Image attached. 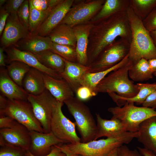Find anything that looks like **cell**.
Listing matches in <instances>:
<instances>
[{"instance_id": "cell-1", "label": "cell", "mask_w": 156, "mask_h": 156, "mask_svg": "<svg viewBox=\"0 0 156 156\" xmlns=\"http://www.w3.org/2000/svg\"><path fill=\"white\" fill-rule=\"evenodd\" d=\"M92 23L87 51L88 66L93 62L117 37L125 39L130 43L131 31L127 10L117 12Z\"/></svg>"}, {"instance_id": "cell-2", "label": "cell", "mask_w": 156, "mask_h": 156, "mask_svg": "<svg viewBox=\"0 0 156 156\" xmlns=\"http://www.w3.org/2000/svg\"><path fill=\"white\" fill-rule=\"evenodd\" d=\"M138 132L127 131L117 137L93 140L86 143L59 144L61 150L66 156H109L114 150L124 144L129 143L137 137Z\"/></svg>"}, {"instance_id": "cell-3", "label": "cell", "mask_w": 156, "mask_h": 156, "mask_svg": "<svg viewBox=\"0 0 156 156\" xmlns=\"http://www.w3.org/2000/svg\"><path fill=\"white\" fill-rule=\"evenodd\" d=\"M127 12L131 34L129 60L134 63L143 58L148 60L156 58V46L142 21L135 14L130 5Z\"/></svg>"}, {"instance_id": "cell-4", "label": "cell", "mask_w": 156, "mask_h": 156, "mask_svg": "<svg viewBox=\"0 0 156 156\" xmlns=\"http://www.w3.org/2000/svg\"><path fill=\"white\" fill-rule=\"evenodd\" d=\"M132 64L130 60L122 67L114 70L104 78L97 86L96 92H114L127 98L133 97L139 91L138 84H134L129 78L128 71Z\"/></svg>"}, {"instance_id": "cell-5", "label": "cell", "mask_w": 156, "mask_h": 156, "mask_svg": "<svg viewBox=\"0 0 156 156\" xmlns=\"http://www.w3.org/2000/svg\"><path fill=\"white\" fill-rule=\"evenodd\" d=\"M74 118L81 136V142L94 140L96 124L88 107L77 97H73L64 102Z\"/></svg>"}, {"instance_id": "cell-6", "label": "cell", "mask_w": 156, "mask_h": 156, "mask_svg": "<svg viewBox=\"0 0 156 156\" xmlns=\"http://www.w3.org/2000/svg\"><path fill=\"white\" fill-rule=\"evenodd\" d=\"M108 111L112 115L111 118L120 121L127 131H138L141 123L145 120L156 116L154 108L135 106L133 102H127L122 107H112Z\"/></svg>"}, {"instance_id": "cell-7", "label": "cell", "mask_w": 156, "mask_h": 156, "mask_svg": "<svg viewBox=\"0 0 156 156\" xmlns=\"http://www.w3.org/2000/svg\"><path fill=\"white\" fill-rule=\"evenodd\" d=\"M130 43L120 38L107 47L96 59L90 65L89 73H93L107 70L122 61L128 54Z\"/></svg>"}, {"instance_id": "cell-8", "label": "cell", "mask_w": 156, "mask_h": 156, "mask_svg": "<svg viewBox=\"0 0 156 156\" xmlns=\"http://www.w3.org/2000/svg\"><path fill=\"white\" fill-rule=\"evenodd\" d=\"M1 115L12 117L29 131L44 133L34 115L31 104L27 101L9 100L5 107L0 111V116Z\"/></svg>"}, {"instance_id": "cell-9", "label": "cell", "mask_w": 156, "mask_h": 156, "mask_svg": "<svg viewBox=\"0 0 156 156\" xmlns=\"http://www.w3.org/2000/svg\"><path fill=\"white\" fill-rule=\"evenodd\" d=\"M27 101L31 104L34 115L44 133L51 132V123L57 101L46 90L36 95L28 94Z\"/></svg>"}, {"instance_id": "cell-10", "label": "cell", "mask_w": 156, "mask_h": 156, "mask_svg": "<svg viewBox=\"0 0 156 156\" xmlns=\"http://www.w3.org/2000/svg\"><path fill=\"white\" fill-rule=\"evenodd\" d=\"M63 103L57 101L51 123V131L64 143L74 144L81 142V138L75 129L76 125L66 117L62 107Z\"/></svg>"}, {"instance_id": "cell-11", "label": "cell", "mask_w": 156, "mask_h": 156, "mask_svg": "<svg viewBox=\"0 0 156 156\" xmlns=\"http://www.w3.org/2000/svg\"><path fill=\"white\" fill-rule=\"evenodd\" d=\"M105 0L77 1L60 23L73 27L90 21L98 13Z\"/></svg>"}, {"instance_id": "cell-12", "label": "cell", "mask_w": 156, "mask_h": 156, "mask_svg": "<svg viewBox=\"0 0 156 156\" xmlns=\"http://www.w3.org/2000/svg\"><path fill=\"white\" fill-rule=\"evenodd\" d=\"M31 139L29 131L18 122L11 127L0 129V146L7 144L29 151Z\"/></svg>"}, {"instance_id": "cell-13", "label": "cell", "mask_w": 156, "mask_h": 156, "mask_svg": "<svg viewBox=\"0 0 156 156\" xmlns=\"http://www.w3.org/2000/svg\"><path fill=\"white\" fill-rule=\"evenodd\" d=\"M31 35L21 23L17 14H10L1 38V47L5 49L14 46L20 40Z\"/></svg>"}, {"instance_id": "cell-14", "label": "cell", "mask_w": 156, "mask_h": 156, "mask_svg": "<svg viewBox=\"0 0 156 156\" xmlns=\"http://www.w3.org/2000/svg\"><path fill=\"white\" fill-rule=\"evenodd\" d=\"M4 49L7 55V61L8 62L13 61H20L55 78L57 79L62 78L59 73L42 64L32 53L20 50L14 46Z\"/></svg>"}, {"instance_id": "cell-15", "label": "cell", "mask_w": 156, "mask_h": 156, "mask_svg": "<svg viewBox=\"0 0 156 156\" xmlns=\"http://www.w3.org/2000/svg\"><path fill=\"white\" fill-rule=\"evenodd\" d=\"M74 0H61L51 11L42 23L36 34L48 36L64 19L73 5Z\"/></svg>"}, {"instance_id": "cell-16", "label": "cell", "mask_w": 156, "mask_h": 156, "mask_svg": "<svg viewBox=\"0 0 156 156\" xmlns=\"http://www.w3.org/2000/svg\"><path fill=\"white\" fill-rule=\"evenodd\" d=\"M31 139L29 151L35 156H44L51 151L53 146L64 143L51 131L48 133L29 131Z\"/></svg>"}, {"instance_id": "cell-17", "label": "cell", "mask_w": 156, "mask_h": 156, "mask_svg": "<svg viewBox=\"0 0 156 156\" xmlns=\"http://www.w3.org/2000/svg\"><path fill=\"white\" fill-rule=\"evenodd\" d=\"M92 25V22L89 21L73 27L76 40L77 62L85 66L88 65L87 51Z\"/></svg>"}, {"instance_id": "cell-18", "label": "cell", "mask_w": 156, "mask_h": 156, "mask_svg": "<svg viewBox=\"0 0 156 156\" xmlns=\"http://www.w3.org/2000/svg\"><path fill=\"white\" fill-rule=\"evenodd\" d=\"M0 90L9 100L27 101L28 94L12 79L4 67L0 69Z\"/></svg>"}, {"instance_id": "cell-19", "label": "cell", "mask_w": 156, "mask_h": 156, "mask_svg": "<svg viewBox=\"0 0 156 156\" xmlns=\"http://www.w3.org/2000/svg\"><path fill=\"white\" fill-rule=\"evenodd\" d=\"M46 89L58 101L64 102L74 97V91L64 79H57L44 74Z\"/></svg>"}, {"instance_id": "cell-20", "label": "cell", "mask_w": 156, "mask_h": 156, "mask_svg": "<svg viewBox=\"0 0 156 156\" xmlns=\"http://www.w3.org/2000/svg\"><path fill=\"white\" fill-rule=\"evenodd\" d=\"M138 141L144 148L156 155V116L151 117L144 120L140 124Z\"/></svg>"}, {"instance_id": "cell-21", "label": "cell", "mask_w": 156, "mask_h": 156, "mask_svg": "<svg viewBox=\"0 0 156 156\" xmlns=\"http://www.w3.org/2000/svg\"><path fill=\"white\" fill-rule=\"evenodd\" d=\"M96 131L94 140L103 137L107 138L117 137L127 131L119 120L111 118L110 120L103 118L98 113H96Z\"/></svg>"}, {"instance_id": "cell-22", "label": "cell", "mask_w": 156, "mask_h": 156, "mask_svg": "<svg viewBox=\"0 0 156 156\" xmlns=\"http://www.w3.org/2000/svg\"><path fill=\"white\" fill-rule=\"evenodd\" d=\"M53 43L48 36L35 34L20 40L14 46L20 50L34 54L51 50Z\"/></svg>"}, {"instance_id": "cell-23", "label": "cell", "mask_w": 156, "mask_h": 156, "mask_svg": "<svg viewBox=\"0 0 156 156\" xmlns=\"http://www.w3.org/2000/svg\"><path fill=\"white\" fill-rule=\"evenodd\" d=\"M65 66L62 78L69 84L74 92L81 86L80 81L83 75L89 72V66H85L78 62H73L65 60Z\"/></svg>"}, {"instance_id": "cell-24", "label": "cell", "mask_w": 156, "mask_h": 156, "mask_svg": "<svg viewBox=\"0 0 156 156\" xmlns=\"http://www.w3.org/2000/svg\"><path fill=\"white\" fill-rule=\"evenodd\" d=\"M44 74L40 70L31 67L25 75L22 83L23 88L28 94L38 95L46 90Z\"/></svg>"}, {"instance_id": "cell-25", "label": "cell", "mask_w": 156, "mask_h": 156, "mask_svg": "<svg viewBox=\"0 0 156 156\" xmlns=\"http://www.w3.org/2000/svg\"><path fill=\"white\" fill-rule=\"evenodd\" d=\"M138 84L139 91L137 95L133 97L130 98L122 97L114 92H110L108 94L119 107L123 106L127 102H133L137 105H142L147 97L156 90V83Z\"/></svg>"}, {"instance_id": "cell-26", "label": "cell", "mask_w": 156, "mask_h": 156, "mask_svg": "<svg viewBox=\"0 0 156 156\" xmlns=\"http://www.w3.org/2000/svg\"><path fill=\"white\" fill-rule=\"evenodd\" d=\"M53 42L70 45L76 48V40L73 27L60 23L48 36Z\"/></svg>"}, {"instance_id": "cell-27", "label": "cell", "mask_w": 156, "mask_h": 156, "mask_svg": "<svg viewBox=\"0 0 156 156\" xmlns=\"http://www.w3.org/2000/svg\"><path fill=\"white\" fill-rule=\"evenodd\" d=\"M129 61L128 54L119 63L107 70L95 73H85L81 79V85L88 87L96 92L97 86L104 78L111 72L124 66Z\"/></svg>"}, {"instance_id": "cell-28", "label": "cell", "mask_w": 156, "mask_h": 156, "mask_svg": "<svg viewBox=\"0 0 156 156\" xmlns=\"http://www.w3.org/2000/svg\"><path fill=\"white\" fill-rule=\"evenodd\" d=\"M33 54L47 67L57 72L60 75L63 73L65 64L64 60L51 50H47Z\"/></svg>"}, {"instance_id": "cell-29", "label": "cell", "mask_w": 156, "mask_h": 156, "mask_svg": "<svg viewBox=\"0 0 156 156\" xmlns=\"http://www.w3.org/2000/svg\"><path fill=\"white\" fill-rule=\"evenodd\" d=\"M128 74L133 81L141 82L152 79L153 75L148 60L143 58L132 63Z\"/></svg>"}, {"instance_id": "cell-30", "label": "cell", "mask_w": 156, "mask_h": 156, "mask_svg": "<svg viewBox=\"0 0 156 156\" xmlns=\"http://www.w3.org/2000/svg\"><path fill=\"white\" fill-rule=\"evenodd\" d=\"M129 0H105L101 8L90 21L93 22L117 12L126 10Z\"/></svg>"}, {"instance_id": "cell-31", "label": "cell", "mask_w": 156, "mask_h": 156, "mask_svg": "<svg viewBox=\"0 0 156 156\" xmlns=\"http://www.w3.org/2000/svg\"><path fill=\"white\" fill-rule=\"evenodd\" d=\"M6 66L10 77L18 85L23 88L24 78L31 67L23 62L18 61L10 62Z\"/></svg>"}, {"instance_id": "cell-32", "label": "cell", "mask_w": 156, "mask_h": 156, "mask_svg": "<svg viewBox=\"0 0 156 156\" xmlns=\"http://www.w3.org/2000/svg\"><path fill=\"white\" fill-rule=\"evenodd\" d=\"M29 2L30 14L29 29L31 35H35L53 8L51 10L44 11H40L34 8L31 0H29Z\"/></svg>"}, {"instance_id": "cell-33", "label": "cell", "mask_w": 156, "mask_h": 156, "mask_svg": "<svg viewBox=\"0 0 156 156\" xmlns=\"http://www.w3.org/2000/svg\"><path fill=\"white\" fill-rule=\"evenodd\" d=\"M135 14L142 21L156 7V0H129Z\"/></svg>"}, {"instance_id": "cell-34", "label": "cell", "mask_w": 156, "mask_h": 156, "mask_svg": "<svg viewBox=\"0 0 156 156\" xmlns=\"http://www.w3.org/2000/svg\"><path fill=\"white\" fill-rule=\"evenodd\" d=\"M51 50L67 61L78 62L75 47L53 42Z\"/></svg>"}, {"instance_id": "cell-35", "label": "cell", "mask_w": 156, "mask_h": 156, "mask_svg": "<svg viewBox=\"0 0 156 156\" xmlns=\"http://www.w3.org/2000/svg\"><path fill=\"white\" fill-rule=\"evenodd\" d=\"M29 0H25L19 9L17 14L21 23L29 30Z\"/></svg>"}, {"instance_id": "cell-36", "label": "cell", "mask_w": 156, "mask_h": 156, "mask_svg": "<svg viewBox=\"0 0 156 156\" xmlns=\"http://www.w3.org/2000/svg\"><path fill=\"white\" fill-rule=\"evenodd\" d=\"M27 151L20 148L4 144L0 146V156H26Z\"/></svg>"}, {"instance_id": "cell-37", "label": "cell", "mask_w": 156, "mask_h": 156, "mask_svg": "<svg viewBox=\"0 0 156 156\" xmlns=\"http://www.w3.org/2000/svg\"><path fill=\"white\" fill-rule=\"evenodd\" d=\"M34 8L37 10L44 11L53 8L61 0H31Z\"/></svg>"}, {"instance_id": "cell-38", "label": "cell", "mask_w": 156, "mask_h": 156, "mask_svg": "<svg viewBox=\"0 0 156 156\" xmlns=\"http://www.w3.org/2000/svg\"><path fill=\"white\" fill-rule=\"evenodd\" d=\"M75 93L77 98L82 101L87 100L97 94L89 88L83 86L79 87Z\"/></svg>"}, {"instance_id": "cell-39", "label": "cell", "mask_w": 156, "mask_h": 156, "mask_svg": "<svg viewBox=\"0 0 156 156\" xmlns=\"http://www.w3.org/2000/svg\"><path fill=\"white\" fill-rule=\"evenodd\" d=\"M142 22L145 28L149 32L156 31V7Z\"/></svg>"}, {"instance_id": "cell-40", "label": "cell", "mask_w": 156, "mask_h": 156, "mask_svg": "<svg viewBox=\"0 0 156 156\" xmlns=\"http://www.w3.org/2000/svg\"><path fill=\"white\" fill-rule=\"evenodd\" d=\"M24 0H7L3 7L10 14H17L19 9Z\"/></svg>"}, {"instance_id": "cell-41", "label": "cell", "mask_w": 156, "mask_h": 156, "mask_svg": "<svg viewBox=\"0 0 156 156\" xmlns=\"http://www.w3.org/2000/svg\"><path fill=\"white\" fill-rule=\"evenodd\" d=\"M116 156H143L138 150H131L125 145H122L117 149Z\"/></svg>"}, {"instance_id": "cell-42", "label": "cell", "mask_w": 156, "mask_h": 156, "mask_svg": "<svg viewBox=\"0 0 156 156\" xmlns=\"http://www.w3.org/2000/svg\"><path fill=\"white\" fill-rule=\"evenodd\" d=\"M17 122L12 117L7 116H0V128H9Z\"/></svg>"}, {"instance_id": "cell-43", "label": "cell", "mask_w": 156, "mask_h": 156, "mask_svg": "<svg viewBox=\"0 0 156 156\" xmlns=\"http://www.w3.org/2000/svg\"><path fill=\"white\" fill-rule=\"evenodd\" d=\"M10 14L3 8L0 7V35H2L6 25L7 19Z\"/></svg>"}, {"instance_id": "cell-44", "label": "cell", "mask_w": 156, "mask_h": 156, "mask_svg": "<svg viewBox=\"0 0 156 156\" xmlns=\"http://www.w3.org/2000/svg\"><path fill=\"white\" fill-rule=\"evenodd\" d=\"M59 144L53 146L50 152L47 155L44 156H66L59 147ZM26 156H35L29 151H27Z\"/></svg>"}, {"instance_id": "cell-45", "label": "cell", "mask_w": 156, "mask_h": 156, "mask_svg": "<svg viewBox=\"0 0 156 156\" xmlns=\"http://www.w3.org/2000/svg\"><path fill=\"white\" fill-rule=\"evenodd\" d=\"M144 104L147 107L154 109L156 108V90L147 97Z\"/></svg>"}, {"instance_id": "cell-46", "label": "cell", "mask_w": 156, "mask_h": 156, "mask_svg": "<svg viewBox=\"0 0 156 156\" xmlns=\"http://www.w3.org/2000/svg\"><path fill=\"white\" fill-rule=\"evenodd\" d=\"M137 148L143 156H156V154L144 148L138 147Z\"/></svg>"}, {"instance_id": "cell-47", "label": "cell", "mask_w": 156, "mask_h": 156, "mask_svg": "<svg viewBox=\"0 0 156 156\" xmlns=\"http://www.w3.org/2000/svg\"><path fill=\"white\" fill-rule=\"evenodd\" d=\"M4 49L2 47L0 48V67L6 66V57L4 53Z\"/></svg>"}, {"instance_id": "cell-48", "label": "cell", "mask_w": 156, "mask_h": 156, "mask_svg": "<svg viewBox=\"0 0 156 156\" xmlns=\"http://www.w3.org/2000/svg\"><path fill=\"white\" fill-rule=\"evenodd\" d=\"M9 100L1 94H0V111L3 110L7 105Z\"/></svg>"}, {"instance_id": "cell-49", "label": "cell", "mask_w": 156, "mask_h": 156, "mask_svg": "<svg viewBox=\"0 0 156 156\" xmlns=\"http://www.w3.org/2000/svg\"><path fill=\"white\" fill-rule=\"evenodd\" d=\"M148 60L152 70L153 75L156 76V58Z\"/></svg>"}, {"instance_id": "cell-50", "label": "cell", "mask_w": 156, "mask_h": 156, "mask_svg": "<svg viewBox=\"0 0 156 156\" xmlns=\"http://www.w3.org/2000/svg\"><path fill=\"white\" fill-rule=\"evenodd\" d=\"M149 33L153 40L156 39V31H151Z\"/></svg>"}, {"instance_id": "cell-51", "label": "cell", "mask_w": 156, "mask_h": 156, "mask_svg": "<svg viewBox=\"0 0 156 156\" xmlns=\"http://www.w3.org/2000/svg\"><path fill=\"white\" fill-rule=\"evenodd\" d=\"M117 148L113 150L109 156H116Z\"/></svg>"}, {"instance_id": "cell-52", "label": "cell", "mask_w": 156, "mask_h": 156, "mask_svg": "<svg viewBox=\"0 0 156 156\" xmlns=\"http://www.w3.org/2000/svg\"><path fill=\"white\" fill-rule=\"evenodd\" d=\"M7 0H0V6L2 7V6L4 5L6 3Z\"/></svg>"}, {"instance_id": "cell-53", "label": "cell", "mask_w": 156, "mask_h": 156, "mask_svg": "<svg viewBox=\"0 0 156 156\" xmlns=\"http://www.w3.org/2000/svg\"><path fill=\"white\" fill-rule=\"evenodd\" d=\"M153 40L155 46H156V39Z\"/></svg>"}, {"instance_id": "cell-54", "label": "cell", "mask_w": 156, "mask_h": 156, "mask_svg": "<svg viewBox=\"0 0 156 156\" xmlns=\"http://www.w3.org/2000/svg\"><path fill=\"white\" fill-rule=\"evenodd\" d=\"M76 156H82L80 155H76Z\"/></svg>"}]
</instances>
